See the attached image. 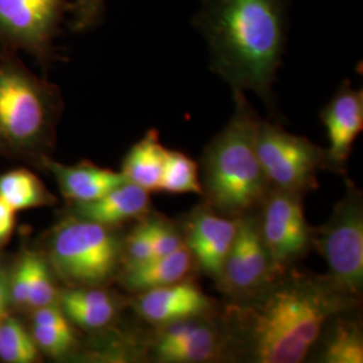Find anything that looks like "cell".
<instances>
[{"instance_id":"1","label":"cell","mask_w":363,"mask_h":363,"mask_svg":"<svg viewBox=\"0 0 363 363\" xmlns=\"http://www.w3.org/2000/svg\"><path fill=\"white\" fill-rule=\"evenodd\" d=\"M359 304L327 273L294 267L256 294L228 300L220 313L233 362L300 363L334 315Z\"/></svg>"},{"instance_id":"2","label":"cell","mask_w":363,"mask_h":363,"mask_svg":"<svg viewBox=\"0 0 363 363\" xmlns=\"http://www.w3.org/2000/svg\"><path fill=\"white\" fill-rule=\"evenodd\" d=\"M194 25L206 38L210 69L233 91L256 93L274 108L283 64L288 0H201Z\"/></svg>"},{"instance_id":"3","label":"cell","mask_w":363,"mask_h":363,"mask_svg":"<svg viewBox=\"0 0 363 363\" xmlns=\"http://www.w3.org/2000/svg\"><path fill=\"white\" fill-rule=\"evenodd\" d=\"M234 112L205 148L201 162L203 202L232 218L257 211L271 186L261 167L256 138L259 118L245 91H233Z\"/></svg>"},{"instance_id":"4","label":"cell","mask_w":363,"mask_h":363,"mask_svg":"<svg viewBox=\"0 0 363 363\" xmlns=\"http://www.w3.org/2000/svg\"><path fill=\"white\" fill-rule=\"evenodd\" d=\"M55 111L52 88L9 50H0V142L11 147L38 143L50 130Z\"/></svg>"},{"instance_id":"5","label":"cell","mask_w":363,"mask_h":363,"mask_svg":"<svg viewBox=\"0 0 363 363\" xmlns=\"http://www.w3.org/2000/svg\"><path fill=\"white\" fill-rule=\"evenodd\" d=\"M312 247L325 259L327 276L342 291L361 298L363 286V194L351 181L322 226L312 228Z\"/></svg>"},{"instance_id":"6","label":"cell","mask_w":363,"mask_h":363,"mask_svg":"<svg viewBox=\"0 0 363 363\" xmlns=\"http://www.w3.org/2000/svg\"><path fill=\"white\" fill-rule=\"evenodd\" d=\"M123 242L108 226L97 222L67 220L52 237V264L70 284L99 286L116 272L123 259Z\"/></svg>"},{"instance_id":"7","label":"cell","mask_w":363,"mask_h":363,"mask_svg":"<svg viewBox=\"0 0 363 363\" xmlns=\"http://www.w3.org/2000/svg\"><path fill=\"white\" fill-rule=\"evenodd\" d=\"M142 350L156 363L233 362L220 310L151 325Z\"/></svg>"},{"instance_id":"8","label":"cell","mask_w":363,"mask_h":363,"mask_svg":"<svg viewBox=\"0 0 363 363\" xmlns=\"http://www.w3.org/2000/svg\"><path fill=\"white\" fill-rule=\"evenodd\" d=\"M256 148L271 187L307 194L318 189L325 169V150L269 121H259Z\"/></svg>"},{"instance_id":"9","label":"cell","mask_w":363,"mask_h":363,"mask_svg":"<svg viewBox=\"0 0 363 363\" xmlns=\"http://www.w3.org/2000/svg\"><path fill=\"white\" fill-rule=\"evenodd\" d=\"M72 7L73 0H0V46L49 58Z\"/></svg>"},{"instance_id":"10","label":"cell","mask_w":363,"mask_h":363,"mask_svg":"<svg viewBox=\"0 0 363 363\" xmlns=\"http://www.w3.org/2000/svg\"><path fill=\"white\" fill-rule=\"evenodd\" d=\"M304 194L271 187L259 208V230L276 274L296 267L312 249Z\"/></svg>"},{"instance_id":"11","label":"cell","mask_w":363,"mask_h":363,"mask_svg":"<svg viewBox=\"0 0 363 363\" xmlns=\"http://www.w3.org/2000/svg\"><path fill=\"white\" fill-rule=\"evenodd\" d=\"M279 276L259 230V210L238 218L233 245L216 283L228 300L247 298Z\"/></svg>"},{"instance_id":"12","label":"cell","mask_w":363,"mask_h":363,"mask_svg":"<svg viewBox=\"0 0 363 363\" xmlns=\"http://www.w3.org/2000/svg\"><path fill=\"white\" fill-rule=\"evenodd\" d=\"M178 225L195 267L217 283L233 245L238 218L222 216L202 202L187 213Z\"/></svg>"},{"instance_id":"13","label":"cell","mask_w":363,"mask_h":363,"mask_svg":"<svg viewBox=\"0 0 363 363\" xmlns=\"http://www.w3.org/2000/svg\"><path fill=\"white\" fill-rule=\"evenodd\" d=\"M327 130L325 169L339 175L347 174L352 145L363 130V91L345 81L333 99L320 111Z\"/></svg>"},{"instance_id":"14","label":"cell","mask_w":363,"mask_h":363,"mask_svg":"<svg viewBox=\"0 0 363 363\" xmlns=\"http://www.w3.org/2000/svg\"><path fill=\"white\" fill-rule=\"evenodd\" d=\"M133 307L150 325H164L220 310L217 301L208 296L193 277L138 294Z\"/></svg>"},{"instance_id":"15","label":"cell","mask_w":363,"mask_h":363,"mask_svg":"<svg viewBox=\"0 0 363 363\" xmlns=\"http://www.w3.org/2000/svg\"><path fill=\"white\" fill-rule=\"evenodd\" d=\"M307 358H312V362L362 363L363 327L358 307L334 315Z\"/></svg>"},{"instance_id":"16","label":"cell","mask_w":363,"mask_h":363,"mask_svg":"<svg viewBox=\"0 0 363 363\" xmlns=\"http://www.w3.org/2000/svg\"><path fill=\"white\" fill-rule=\"evenodd\" d=\"M74 208L79 218L111 228L147 216L150 213V191L127 181L99 199L76 203Z\"/></svg>"},{"instance_id":"17","label":"cell","mask_w":363,"mask_h":363,"mask_svg":"<svg viewBox=\"0 0 363 363\" xmlns=\"http://www.w3.org/2000/svg\"><path fill=\"white\" fill-rule=\"evenodd\" d=\"M48 166L55 175L64 195L74 203L96 201L127 182L121 172L100 169L91 163L65 166L57 162H49Z\"/></svg>"},{"instance_id":"18","label":"cell","mask_w":363,"mask_h":363,"mask_svg":"<svg viewBox=\"0 0 363 363\" xmlns=\"http://www.w3.org/2000/svg\"><path fill=\"white\" fill-rule=\"evenodd\" d=\"M194 268V259L189 247L183 244L169 255L150 259L139 267L124 269L123 284L132 292L140 294L182 281L190 277Z\"/></svg>"},{"instance_id":"19","label":"cell","mask_w":363,"mask_h":363,"mask_svg":"<svg viewBox=\"0 0 363 363\" xmlns=\"http://www.w3.org/2000/svg\"><path fill=\"white\" fill-rule=\"evenodd\" d=\"M58 298L67 319L86 330L103 328L116 316L115 298L100 288L78 286L66 289Z\"/></svg>"},{"instance_id":"20","label":"cell","mask_w":363,"mask_h":363,"mask_svg":"<svg viewBox=\"0 0 363 363\" xmlns=\"http://www.w3.org/2000/svg\"><path fill=\"white\" fill-rule=\"evenodd\" d=\"M166 150L160 143L157 130H148L144 138L130 147L123 162L121 174L127 181L150 193L157 191L164 167Z\"/></svg>"},{"instance_id":"21","label":"cell","mask_w":363,"mask_h":363,"mask_svg":"<svg viewBox=\"0 0 363 363\" xmlns=\"http://www.w3.org/2000/svg\"><path fill=\"white\" fill-rule=\"evenodd\" d=\"M0 201L16 213L52 203V195L38 178L26 169H15L0 177Z\"/></svg>"},{"instance_id":"22","label":"cell","mask_w":363,"mask_h":363,"mask_svg":"<svg viewBox=\"0 0 363 363\" xmlns=\"http://www.w3.org/2000/svg\"><path fill=\"white\" fill-rule=\"evenodd\" d=\"M157 191L167 194L202 195L198 164L184 152L166 150L164 167Z\"/></svg>"},{"instance_id":"23","label":"cell","mask_w":363,"mask_h":363,"mask_svg":"<svg viewBox=\"0 0 363 363\" xmlns=\"http://www.w3.org/2000/svg\"><path fill=\"white\" fill-rule=\"evenodd\" d=\"M38 347L23 325L11 316L0 322V359L9 363L35 362Z\"/></svg>"},{"instance_id":"24","label":"cell","mask_w":363,"mask_h":363,"mask_svg":"<svg viewBox=\"0 0 363 363\" xmlns=\"http://www.w3.org/2000/svg\"><path fill=\"white\" fill-rule=\"evenodd\" d=\"M154 259L151 234L147 216L140 218L130 235L123 242V259L124 269L139 267L144 262Z\"/></svg>"},{"instance_id":"25","label":"cell","mask_w":363,"mask_h":363,"mask_svg":"<svg viewBox=\"0 0 363 363\" xmlns=\"http://www.w3.org/2000/svg\"><path fill=\"white\" fill-rule=\"evenodd\" d=\"M58 296L57 289L52 284V274L46 261L37 255L33 257V272L30 283V294L27 306L39 308L43 306L52 304Z\"/></svg>"},{"instance_id":"26","label":"cell","mask_w":363,"mask_h":363,"mask_svg":"<svg viewBox=\"0 0 363 363\" xmlns=\"http://www.w3.org/2000/svg\"><path fill=\"white\" fill-rule=\"evenodd\" d=\"M33 337L38 350H42L52 357H62L74 346V334L72 328L35 325Z\"/></svg>"},{"instance_id":"27","label":"cell","mask_w":363,"mask_h":363,"mask_svg":"<svg viewBox=\"0 0 363 363\" xmlns=\"http://www.w3.org/2000/svg\"><path fill=\"white\" fill-rule=\"evenodd\" d=\"M105 13V0H73L70 13V28L84 33L97 26Z\"/></svg>"},{"instance_id":"28","label":"cell","mask_w":363,"mask_h":363,"mask_svg":"<svg viewBox=\"0 0 363 363\" xmlns=\"http://www.w3.org/2000/svg\"><path fill=\"white\" fill-rule=\"evenodd\" d=\"M33 257L34 255H27L26 257H23L13 274L10 296L13 298V303L18 306H27L28 303L31 272H33Z\"/></svg>"},{"instance_id":"29","label":"cell","mask_w":363,"mask_h":363,"mask_svg":"<svg viewBox=\"0 0 363 363\" xmlns=\"http://www.w3.org/2000/svg\"><path fill=\"white\" fill-rule=\"evenodd\" d=\"M34 325L52 328H72L65 312L62 311L61 307L52 304L37 308L34 315Z\"/></svg>"},{"instance_id":"30","label":"cell","mask_w":363,"mask_h":363,"mask_svg":"<svg viewBox=\"0 0 363 363\" xmlns=\"http://www.w3.org/2000/svg\"><path fill=\"white\" fill-rule=\"evenodd\" d=\"M15 211L0 201V245L4 244L13 233Z\"/></svg>"},{"instance_id":"31","label":"cell","mask_w":363,"mask_h":363,"mask_svg":"<svg viewBox=\"0 0 363 363\" xmlns=\"http://www.w3.org/2000/svg\"><path fill=\"white\" fill-rule=\"evenodd\" d=\"M10 298V289L4 274H0V322L7 316V304Z\"/></svg>"},{"instance_id":"32","label":"cell","mask_w":363,"mask_h":363,"mask_svg":"<svg viewBox=\"0 0 363 363\" xmlns=\"http://www.w3.org/2000/svg\"><path fill=\"white\" fill-rule=\"evenodd\" d=\"M0 274H1V272H0Z\"/></svg>"}]
</instances>
